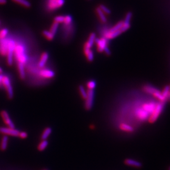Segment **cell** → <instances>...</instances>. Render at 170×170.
<instances>
[{
  "label": "cell",
  "mask_w": 170,
  "mask_h": 170,
  "mask_svg": "<svg viewBox=\"0 0 170 170\" xmlns=\"http://www.w3.org/2000/svg\"><path fill=\"white\" fill-rule=\"evenodd\" d=\"M14 55L18 61V63L24 64L27 62V56L26 54L25 49L22 45H16L14 50Z\"/></svg>",
  "instance_id": "cell-1"
},
{
  "label": "cell",
  "mask_w": 170,
  "mask_h": 170,
  "mask_svg": "<svg viewBox=\"0 0 170 170\" xmlns=\"http://www.w3.org/2000/svg\"><path fill=\"white\" fill-rule=\"evenodd\" d=\"M16 46L15 42L11 40L8 42V49L7 52V61L8 65L11 66L13 62V56H14V50Z\"/></svg>",
  "instance_id": "cell-2"
},
{
  "label": "cell",
  "mask_w": 170,
  "mask_h": 170,
  "mask_svg": "<svg viewBox=\"0 0 170 170\" xmlns=\"http://www.w3.org/2000/svg\"><path fill=\"white\" fill-rule=\"evenodd\" d=\"M164 103H165V102H161L156 105L154 112L152 113L151 115L149 117L148 121L150 123H153L157 120V119L158 118L160 114H161V113L162 112L163 110L164 107Z\"/></svg>",
  "instance_id": "cell-3"
},
{
  "label": "cell",
  "mask_w": 170,
  "mask_h": 170,
  "mask_svg": "<svg viewBox=\"0 0 170 170\" xmlns=\"http://www.w3.org/2000/svg\"><path fill=\"white\" fill-rule=\"evenodd\" d=\"M2 85L6 88L8 98L10 99H12L13 97V90L11 84V80L8 76H3L2 80Z\"/></svg>",
  "instance_id": "cell-4"
},
{
  "label": "cell",
  "mask_w": 170,
  "mask_h": 170,
  "mask_svg": "<svg viewBox=\"0 0 170 170\" xmlns=\"http://www.w3.org/2000/svg\"><path fill=\"white\" fill-rule=\"evenodd\" d=\"M87 96L85 101V107L87 110H90L93 107V101H94V90H88L87 91Z\"/></svg>",
  "instance_id": "cell-5"
},
{
  "label": "cell",
  "mask_w": 170,
  "mask_h": 170,
  "mask_svg": "<svg viewBox=\"0 0 170 170\" xmlns=\"http://www.w3.org/2000/svg\"><path fill=\"white\" fill-rule=\"evenodd\" d=\"M0 133L4 134L5 135H9L12 137H18L19 132L15 129V128H11L9 127H0Z\"/></svg>",
  "instance_id": "cell-6"
},
{
  "label": "cell",
  "mask_w": 170,
  "mask_h": 170,
  "mask_svg": "<svg viewBox=\"0 0 170 170\" xmlns=\"http://www.w3.org/2000/svg\"><path fill=\"white\" fill-rule=\"evenodd\" d=\"M65 3V0H49L48 7L50 10H55L61 7Z\"/></svg>",
  "instance_id": "cell-7"
},
{
  "label": "cell",
  "mask_w": 170,
  "mask_h": 170,
  "mask_svg": "<svg viewBox=\"0 0 170 170\" xmlns=\"http://www.w3.org/2000/svg\"><path fill=\"white\" fill-rule=\"evenodd\" d=\"M1 117H2V119H3V120L4 123L8 126V127L11 128H13V129L15 128V124L13 123V122L12 121L10 115H9L7 111L2 110L1 112Z\"/></svg>",
  "instance_id": "cell-8"
},
{
  "label": "cell",
  "mask_w": 170,
  "mask_h": 170,
  "mask_svg": "<svg viewBox=\"0 0 170 170\" xmlns=\"http://www.w3.org/2000/svg\"><path fill=\"white\" fill-rule=\"evenodd\" d=\"M95 42L97 45V48L99 52L103 51L104 48L107 46V39L104 38L101 39H96Z\"/></svg>",
  "instance_id": "cell-9"
},
{
  "label": "cell",
  "mask_w": 170,
  "mask_h": 170,
  "mask_svg": "<svg viewBox=\"0 0 170 170\" xmlns=\"http://www.w3.org/2000/svg\"><path fill=\"white\" fill-rule=\"evenodd\" d=\"M96 34L94 33H91V34L89 36V38L88 39L87 42L85 44L84 49H91V48L92 47L93 44L95 42L96 40Z\"/></svg>",
  "instance_id": "cell-10"
},
{
  "label": "cell",
  "mask_w": 170,
  "mask_h": 170,
  "mask_svg": "<svg viewBox=\"0 0 170 170\" xmlns=\"http://www.w3.org/2000/svg\"><path fill=\"white\" fill-rule=\"evenodd\" d=\"M40 75L46 78H51L55 76V73L50 70L43 69L40 71Z\"/></svg>",
  "instance_id": "cell-11"
},
{
  "label": "cell",
  "mask_w": 170,
  "mask_h": 170,
  "mask_svg": "<svg viewBox=\"0 0 170 170\" xmlns=\"http://www.w3.org/2000/svg\"><path fill=\"white\" fill-rule=\"evenodd\" d=\"M2 41L0 43V53L2 55L7 54V49H8V40L1 39Z\"/></svg>",
  "instance_id": "cell-12"
},
{
  "label": "cell",
  "mask_w": 170,
  "mask_h": 170,
  "mask_svg": "<svg viewBox=\"0 0 170 170\" xmlns=\"http://www.w3.org/2000/svg\"><path fill=\"white\" fill-rule=\"evenodd\" d=\"M124 163L126 165L137 167V168H140L142 166V164L141 162L137 161L135 160L131 159H126L124 161Z\"/></svg>",
  "instance_id": "cell-13"
},
{
  "label": "cell",
  "mask_w": 170,
  "mask_h": 170,
  "mask_svg": "<svg viewBox=\"0 0 170 170\" xmlns=\"http://www.w3.org/2000/svg\"><path fill=\"white\" fill-rule=\"evenodd\" d=\"M148 113L143 108H139L136 112V114L137 117L141 120H146V118L148 115Z\"/></svg>",
  "instance_id": "cell-14"
},
{
  "label": "cell",
  "mask_w": 170,
  "mask_h": 170,
  "mask_svg": "<svg viewBox=\"0 0 170 170\" xmlns=\"http://www.w3.org/2000/svg\"><path fill=\"white\" fill-rule=\"evenodd\" d=\"M48 58H49V54L48 53L45 52L44 53H43L42 55H41L40 59L39 62V66L42 68L45 65L47 61L48 60Z\"/></svg>",
  "instance_id": "cell-15"
},
{
  "label": "cell",
  "mask_w": 170,
  "mask_h": 170,
  "mask_svg": "<svg viewBox=\"0 0 170 170\" xmlns=\"http://www.w3.org/2000/svg\"><path fill=\"white\" fill-rule=\"evenodd\" d=\"M8 137L7 135H4L1 141L0 144V149L2 151H5L7 148L8 146Z\"/></svg>",
  "instance_id": "cell-16"
},
{
  "label": "cell",
  "mask_w": 170,
  "mask_h": 170,
  "mask_svg": "<svg viewBox=\"0 0 170 170\" xmlns=\"http://www.w3.org/2000/svg\"><path fill=\"white\" fill-rule=\"evenodd\" d=\"M52 132V129L50 127L46 128L44 130L43 132L42 133V134L41 135V139L42 140H46L48 137L50 135Z\"/></svg>",
  "instance_id": "cell-17"
},
{
  "label": "cell",
  "mask_w": 170,
  "mask_h": 170,
  "mask_svg": "<svg viewBox=\"0 0 170 170\" xmlns=\"http://www.w3.org/2000/svg\"><path fill=\"white\" fill-rule=\"evenodd\" d=\"M18 69L19 72V75L21 79H24L26 77V71L24 64L21 63L18 64Z\"/></svg>",
  "instance_id": "cell-18"
},
{
  "label": "cell",
  "mask_w": 170,
  "mask_h": 170,
  "mask_svg": "<svg viewBox=\"0 0 170 170\" xmlns=\"http://www.w3.org/2000/svg\"><path fill=\"white\" fill-rule=\"evenodd\" d=\"M122 33L121 32V30H119V31H115V32H107V33L105 34V37L107 39H113L117 37H118V35H119L121 34V33Z\"/></svg>",
  "instance_id": "cell-19"
},
{
  "label": "cell",
  "mask_w": 170,
  "mask_h": 170,
  "mask_svg": "<svg viewBox=\"0 0 170 170\" xmlns=\"http://www.w3.org/2000/svg\"><path fill=\"white\" fill-rule=\"evenodd\" d=\"M143 90L144 91L146 92V93H149L153 94L155 92H156L157 91H158V89L154 87L153 86H150V85H145L143 87Z\"/></svg>",
  "instance_id": "cell-20"
},
{
  "label": "cell",
  "mask_w": 170,
  "mask_h": 170,
  "mask_svg": "<svg viewBox=\"0 0 170 170\" xmlns=\"http://www.w3.org/2000/svg\"><path fill=\"white\" fill-rule=\"evenodd\" d=\"M96 12H97V14L98 15L99 18V19H100L101 22H102V23L107 22V19L106 17L105 16V14L101 10V9L99 7H97L96 8Z\"/></svg>",
  "instance_id": "cell-21"
},
{
  "label": "cell",
  "mask_w": 170,
  "mask_h": 170,
  "mask_svg": "<svg viewBox=\"0 0 170 170\" xmlns=\"http://www.w3.org/2000/svg\"><path fill=\"white\" fill-rule=\"evenodd\" d=\"M48 145V142L46 140H42L38 145V150L39 151H43L47 148Z\"/></svg>",
  "instance_id": "cell-22"
},
{
  "label": "cell",
  "mask_w": 170,
  "mask_h": 170,
  "mask_svg": "<svg viewBox=\"0 0 170 170\" xmlns=\"http://www.w3.org/2000/svg\"><path fill=\"white\" fill-rule=\"evenodd\" d=\"M120 128L121 130L124 132H133L134 131V129L132 126L126 124H121Z\"/></svg>",
  "instance_id": "cell-23"
},
{
  "label": "cell",
  "mask_w": 170,
  "mask_h": 170,
  "mask_svg": "<svg viewBox=\"0 0 170 170\" xmlns=\"http://www.w3.org/2000/svg\"><path fill=\"white\" fill-rule=\"evenodd\" d=\"M123 21L118 22L114 26H113V27H112L110 29L108 32H115V31L121 30V29L123 27Z\"/></svg>",
  "instance_id": "cell-24"
},
{
  "label": "cell",
  "mask_w": 170,
  "mask_h": 170,
  "mask_svg": "<svg viewBox=\"0 0 170 170\" xmlns=\"http://www.w3.org/2000/svg\"><path fill=\"white\" fill-rule=\"evenodd\" d=\"M12 1L27 8H29L31 7V3L28 0H12Z\"/></svg>",
  "instance_id": "cell-25"
},
{
  "label": "cell",
  "mask_w": 170,
  "mask_h": 170,
  "mask_svg": "<svg viewBox=\"0 0 170 170\" xmlns=\"http://www.w3.org/2000/svg\"><path fill=\"white\" fill-rule=\"evenodd\" d=\"M43 34L44 37L49 40H52L54 38V35L53 34L49 31H43Z\"/></svg>",
  "instance_id": "cell-26"
},
{
  "label": "cell",
  "mask_w": 170,
  "mask_h": 170,
  "mask_svg": "<svg viewBox=\"0 0 170 170\" xmlns=\"http://www.w3.org/2000/svg\"><path fill=\"white\" fill-rule=\"evenodd\" d=\"M78 89H79V91H80V93L81 97H83V99H86L87 96V92L86 91L85 87L82 85H80L79 86Z\"/></svg>",
  "instance_id": "cell-27"
},
{
  "label": "cell",
  "mask_w": 170,
  "mask_h": 170,
  "mask_svg": "<svg viewBox=\"0 0 170 170\" xmlns=\"http://www.w3.org/2000/svg\"><path fill=\"white\" fill-rule=\"evenodd\" d=\"M132 16H133V14H132V13L131 12H128V13L126 14V16L125 17L124 21L123 22L124 24L130 25V20H131Z\"/></svg>",
  "instance_id": "cell-28"
},
{
  "label": "cell",
  "mask_w": 170,
  "mask_h": 170,
  "mask_svg": "<svg viewBox=\"0 0 170 170\" xmlns=\"http://www.w3.org/2000/svg\"><path fill=\"white\" fill-rule=\"evenodd\" d=\"M99 7L101 9V10L104 13V14L110 15L111 13V11L110 8L106 7L105 6H104V5H100Z\"/></svg>",
  "instance_id": "cell-29"
},
{
  "label": "cell",
  "mask_w": 170,
  "mask_h": 170,
  "mask_svg": "<svg viewBox=\"0 0 170 170\" xmlns=\"http://www.w3.org/2000/svg\"><path fill=\"white\" fill-rule=\"evenodd\" d=\"M58 27H59V23L54 22L51 27V28H50V32L55 35V34L57 32Z\"/></svg>",
  "instance_id": "cell-30"
},
{
  "label": "cell",
  "mask_w": 170,
  "mask_h": 170,
  "mask_svg": "<svg viewBox=\"0 0 170 170\" xmlns=\"http://www.w3.org/2000/svg\"><path fill=\"white\" fill-rule=\"evenodd\" d=\"M8 33V30L7 28H3L0 31V39H4Z\"/></svg>",
  "instance_id": "cell-31"
},
{
  "label": "cell",
  "mask_w": 170,
  "mask_h": 170,
  "mask_svg": "<svg viewBox=\"0 0 170 170\" xmlns=\"http://www.w3.org/2000/svg\"><path fill=\"white\" fill-rule=\"evenodd\" d=\"M169 90H170V86H166L163 91L161 92L163 96L164 97V98L166 99V100L167 99H168V96H169Z\"/></svg>",
  "instance_id": "cell-32"
},
{
  "label": "cell",
  "mask_w": 170,
  "mask_h": 170,
  "mask_svg": "<svg viewBox=\"0 0 170 170\" xmlns=\"http://www.w3.org/2000/svg\"><path fill=\"white\" fill-rule=\"evenodd\" d=\"M96 86V82L94 81H88L87 83V86L88 90H94Z\"/></svg>",
  "instance_id": "cell-33"
},
{
  "label": "cell",
  "mask_w": 170,
  "mask_h": 170,
  "mask_svg": "<svg viewBox=\"0 0 170 170\" xmlns=\"http://www.w3.org/2000/svg\"><path fill=\"white\" fill-rule=\"evenodd\" d=\"M87 59V60L90 62H91L94 59V54H93V52L91 50H90V51L87 54V55H86Z\"/></svg>",
  "instance_id": "cell-34"
},
{
  "label": "cell",
  "mask_w": 170,
  "mask_h": 170,
  "mask_svg": "<svg viewBox=\"0 0 170 170\" xmlns=\"http://www.w3.org/2000/svg\"><path fill=\"white\" fill-rule=\"evenodd\" d=\"M72 21V17L71 16L67 15V16L64 17V23L66 25H69V24H71Z\"/></svg>",
  "instance_id": "cell-35"
},
{
  "label": "cell",
  "mask_w": 170,
  "mask_h": 170,
  "mask_svg": "<svg viewBox=\"0 0 170 170\" xmlns=\"http://www.w3.org/2000/svg\"><path fill=\"white\" fill-rule=\"evenodd\" d=\"M64 22V17L62 16H58L55 17L54 18V22L58 23H61Z\"/></svg>",
  "instance_id": "cell-36"
},
{
  "label": "cell",
  "mask_w": 170,
  "mask_h": 170,
  "mask_svg": "<svg viewBox=\"0 0 170 170\" xmlns=\"http://www.w3.org/2000/svg\"><path fill=\"white\" fill-rule=\"evenodd\" d=\"M18 137L21 139H26L28 137L27 133L25 132H19Z\"/></svg>",
  "instance_id": "cell-37"
},
{
  "label": "cell",
  "mask_w": 170,
  "mask_h": 170,
  "mask_svg": "<svg viewBox=\"0 0 170 170\" xmlns=\"http://www.w3.org/2000/svg\"><path fill=\"white\" fill-rule=\"evenodd\" d=\"M103 51L105 52V53L107 54V55H110L111 54V52L110 51V50L109 49V48H108V46H106L105 48H104Z\"/></svg>",
  "instance_id": "cell-38"
},
{
  "label": "cell",
  "mask_w": 170,
  "mask_h": 170,
  "mask_svg": "<svg viewBox=\"0 0 170 170\" xmlns=\"http://www.w3.org/2000/svg\"><path fill=\"white\" fill-rule=\"evenodd\" d=\"M3 75H2V74H0V87L2 85V80H3Z\"/></svg>",
  "instance_id": "cell-39"
},
{
  "label": "cell",
  "mask_w": 170,
  "mask_h": 170,
  "mask_svg": "<svg viewBox=\"0 0 170 170\" xmlns=\"http://www.w3.org/2000/svg\"><path fill=\"white\" fill-rule=\"evenodd\" d=\"M7 0H0V5H4L7 3Z\"/></svg>",
  "instance_id": "cell-40"
},
{
  "label": "cell",
  "mask_w": 170,
  "mask_h": 170,
  "mask_svg": "<svg viewBox=\"0 0 170 170\" xmlns=\"http://www.w3.org/2000/svg\"><path fill=\"white\" fill-rule=\"evenodd\" d=\"M168 99H169V100L170 101V90H169V96H168Z\"/></svg>",
  "instance_id": "cell-41"
},
{
  "label": "cell",
  "mask_w": 170,
  "mask_h": 170,
  "mask_svg": "<svg viewBox=\"0 0 170 170\" xmlns=\"http://www.w3.org/2000/svg\"><path fill=\"white\" fill-rule=\"evenodd\" d=\"M2 72H3V70H2V69L0 67V74H2Z\"/></svg>",
  "instance_id": "cell-42"
},
{
  "label": "cell",
  "mask_w": 170,
  "mask_h": 170,
  "mask_svg": "<svg viewBox=\"0 0 170 170\" xmlns=\"http://www.w3.org/2000/svg\"><path fill=\"white\" fill-rule=\"evenodd\" d=\"M169 170H170V166L169 167Z\"/></svg>",
  "instance_id": "cell-43"
},
{
  "label": "cell",
  "mask_w": 170,
  "mask_h": 170,
  "mask_svg": "<svg viewBox=\"0 0 170 170\" xmlns=\"http://www.w3.org/2000/svg\"><path fill=\"white\" fill-rule=\"evenodd\" d=\"M1 21H0V24H1Z\"/></svg>",
  "instance_id": "cell-44"
},
{
  "label": "cell",
  "mask_w": 170,
  "mask_h": 170,
  "mask_svg": "<svg viewBox=\"0 0 170 170\" xmlns=\"http://www.w3.org/2000/svg\"><path fill=\"white\" fill-rule=\"evenodd\" d=\"M46 170V169H45V170Z\"/></svg>",
  "instance_id": "cell-45"
}]
</instances>
